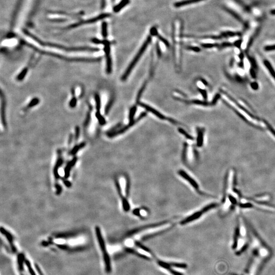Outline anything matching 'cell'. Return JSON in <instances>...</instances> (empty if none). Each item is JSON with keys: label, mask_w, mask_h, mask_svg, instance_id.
Here are the masks:
<instances>
[{"label": "cell", "mask_w": 275, "mask_h": 275, "mask_svg": "<svg viewBox=\"0 0 275 275\" xmlns=\"http://www.w3.org/2000/svg\"><path fill=\"white\" fill-rule=\"evenodd\" d=\"M94 99H95L96 111H100L101 108V97L98 93H95L94 94Z\"/></svg>", "instance_id": "cell-19"}, {"label": "cell", "mask_w": 275, "mask_h": 275, "mask_svg": "<svg viewBox=\"0 0 275 275\" xmlns=\"http://www.w3.org/2000/svg\"><path fill=\"white\" fill-rule=\"evenodd\" d=\"M95 117L98 121V122L101 125H104L106 123V121L102 115L101 114L100 111H96L95 113Z\"/></svg>", "instance_id": "cell-20"}, {"label": "cell", "mask_w": 275, "mask_h": 275, "mask_svg": "<svg viewBox=\"0 0 275 275\" xmlns=\"http://www.w3.org/2000/svg\"><path fill=\"white\" fill-rule=\"evenodd\" d=\"M271 14L275 15V9H273L271 11Z\"/></svg>", "instance_id": "cell-53"}, {"label": "cell", "mask_w": 275, "mask_h": 275, "mask_svg": "<svg viewBox=\"0 0 275 275\" xmlns=\"http://www.w3.org/2000/svg\"><path fill=\"white\" fill-rule=\"evenodd\" d=\"M232 46L231 43H223L222 44H221V46L223 47H231V46Z\"/></svg>", "instance_id": "cell-47"}, {"label": "cell", "mask_w": 275, "mask_h": 275, "mask_svg": "<svg viewBox=\"0 0 275 275\" xmlns=\"http://www.w3.org/2000/svg\"><path fill=\"white\" fill-rule=\"evenodd\" d=\"M188 148V144L187 142H184L183 145V149L182 152V158L183 162L184 164L187 163V151Z\"/></svg>", "instance_id": "cell-16"}, {"label": "cell", "mask_w": 275, "mask_h": 275, "mask_svg": "<svg viewBox=\"0 0 275 275\" xmlns=\"http://www.w3.org/2000/svg\"><path fill=\"white\" fill-rule=\"evenodd\" d=\"M251 87L254 90H257L259 88V86L257 83L256 82H252L251 84Z\"/></svg>", "instance_id": "cell-44"}, {"label": "cell", "mask_w": 275, "mask_h": 275, "mask_svg": "<svg viewBox=\"0 0 275 275\" xmlns=\"http://www.w3.org/2000/svg\"><path fill=\"white\" fill-rule=\"evenodd\" d=\"M157 54L158 55V57H161L162 53H161V48H160V46H159L158 43H157Z\"/></svg>", "instance_id": "cell-46"}, {"label": "cell", "mask_w": 275, "mask_h": 275, "mask_svg": "<svg viewBox=\"0 0 275 275\" xmlns=\"http://www.w3.org/2000/svg\"><path fill=\"white\" fill-rule=\"evenodd\" d=\"M221 92H222L223 93H224L225 95L226 96L228 97L229 99L230 100H231V101H232L233 103H234V104H236V105H237V107H239V108L241 110H243V111H244L245 113L247 114L248 115L250 116L251 118H252L253 119H256V120H259V118L258 117H256L254 115L252 114V113H250V112L248 111V110H247L244 107H243L242 105H240V104H239L238 102H237L236 101L235 99H234L233 97L231 96L229 94L227 93V92H226L225 91H223L222 90H221Z\"/></svg>", "instance_id": "cell-9"}, {"label": "cell", "mask_w": 275, "mask_h": 275, "mask_svg": "<svg viewBox=\"0 0 275 275\" xmlns=\"http://www.w3.org/2000/svg\"><path fill=\"white\" fill-rule=\"evenodd\" d=\"M239 57L240 58V60H243V59L244 58V55L243 53H240V54L239 55Z\"/></svg>", "instance_id": "cell-50"}, {"label": "cell", "mask_w": 275, "mask_h": 275, "mask_svg": "<svg viewBox=\"0 0 275 275\" xmlns=\"http://www.w3.org/2000/svg\"><path fill=\"white\" fill-rule=\"evenodd\" d=\"M248 59H249L250 61L251 64L252 65V68H253L254 69L257 68V64H256L255 60L254 59L250 57H248Z\"/></svg>", "instance_id": "cell-42"}, {"label": "cell", "mask_w": 275, "mask_h": 275, "mask_svg": "<svg viewBox=\"0 0 275 275\" xmlns=\"http://www.w3.org/2000/svg\"><path fill=\"white\" fill-rule=\"evenodd\" d=\"M201 46L204 48H211L214 47H219V44L218 43H203L201 44Z\"/></svg>", "instance_id": "cell-36"}, {"label": "cell", "mask_w": 275, "mask_h": 275, "mask_svg": "<svg viewBox=\"0 0 275 275\" xmlns=\"http://www.w3.org/2000/svg\"><path fill=\"white\" fill-rule=\"evenodd\" d=\"M91 120V114L90 113V112H88L87 114L86 119H85V122H84V126L85 127H87L88 125L89 124L90 121Z\"/></svg>", "instance_id": "cell-33"}, {"label": "cell", "mask_w": 275, "mask_h": 275, "mask_svg": "<svg viewBox=\"0 0 275 275\" xmlns=\"http://www.w3.org/2000/svg\"><path fill=\"white\" fill-rule=\"evenodd\" d=\"M155 36H157V37L160 39V41H161L162 43H164V44H165L166 46H167V47H169V43L168 42L165 38H163V37L161 36L160 34H158V33L156 34Z\"/></svg>", "instance_id": "cell-37"}, {"label": "cell", "mask_w": 275, "mask_h": 275, "mask_svg": "<svg viewBox=\"0 0 275 275\" xmlns=\"http://www.w3.org/2000/svg\"><path fill=\"white\" fill-rule=\"evenodd\" d=\"M1 121L3 123V125L5 127H6L7 126V123H6V115H5V112H6V101L5 99L4 95H3L2 90H1Z\"/></svg>", "instance_id": "cell-11"}, {"label": "cell", "mask_w": 275, "mask_h": 275, "mask_svg": "<svg viewBox=\"0 0 275 275\" xmlns=\"http://www.w3.org/2000/svg\"><path fill=\"white\" fill-rule=\"evenodd\" d=\"M255 244L257 247L256 254L252 259L247 271V275H256L265 261L270 256L269 249L265 246L259 247L260 242L255 241Z\"/></svg>", "instance_id": "cell-1"}, {"label": "cell", "mask_w": 275, "mask_h": 275, "mask_svg": "<svg viewBox=\"0 0 275 275\" xmlns=\"http://www.w3.org/2000/svg\"><path fill=\"white\" fill-rule=\"evenodd\" d=\"M28 72V68H24L23 69L21 72L18 75V76L16 77L17 80H19V81L23 80L24 79V78H25V76H26V75H27Z\"/></svg>", "instance_id": "cell-21"}, {"label": "cell", "mask_w": 275, "mask_h": 275, "mask_svg": "<svg viewBox=\"0 0 275 275\" xmlns=\"http://www.w3.org/2000/svg\"><path fill=\"white\" fill-rule=\"evenodd\" d=\"M121 126V123H118V124H117L115 126L112 127L111 129L109 130V131L107 132V133H113V132H115L116 130L119 129Z\"/></svg>", "instance_id": "cell-38"}, {"label": "cell", "mask_w": 275, "mask_h": 275, "mask_svg": "<svg viewBox=\"0 0 275 275\" xmlns=\"http://www.w3.org/2000/svg\"><path fill=\"white\" fill-rule=\"evenodd\" d=\"M104 45V51L106 57V72L108 74H111L112 71V60L110 55V43H107Z\"/></svg>", "instance_id": "cell-8"}, {"label": "cell", "mask_w": 275, "mask_h": 275, "mask_svg": "<svg viewBox=\"0 0 275 275\" xmlns=\"http://www.w3.org/2000/svg\"><path fill=\"white\" fill-rule=\"evenodd\" d=\"M130 182L128 176H125V194L126 197H129L130 194Z\"/></svg>", "instance_id": "cell-22"}, {"label": "cell", "mask_w": 275, "mask_h": 275, "mask_svg": "<svg viewBox=\"0 0 275 275\" xmlns=\"http://www.w3.org/2000/svg\"><path fill=\"white\" fill-rule=\"evenodd\" d=\"M146 82H145L144 83L143 85L142 86V87L139 90V92H138V93L137 96V103L139 104V100H140V98L142 96V94L143 93L144 91L145 90V88H146Z\"/></svg>", "instance_id": "cell-27"}, {"label": "cell", "mask_w": 275, "mask_h": 275, "mask_svg": "<svg viewBox=\"0 0 275 275\" xmlns=\"http://www.w3.org/2000/svg\"><path fill=\"white\" fill-rule=\"evenodd\" d=\"M265 51H275V44L271 45V46H267L265 47Z\"/></svg>", "instance_id": "cell-43"}, {"label": "cell", "mask_w": 275, "mask_h": 275, "mask_svg": "<svg viewBox=\"0 0 275 275\" xmlns=\"http://www.w3.org/2000/svg\"><path fill=\"white\" fill-rule=\"evenodd\" d=\"M85 145H86V144H85V143H84V142H83V143L80 144L79 145H76V146L74 148H73V149H72V150H71V151H70V154H76V152H78V151L80 149L83 148L85 146Z\"/></svg>", "instance_id": "cell-26"}, {"label": "cell", "mask_w": 275, "mask_h": 275, "mask_svg": "<svg viewBox=\"0 0 275 275\" xmlns=\"http://www.w3.org/2000/svg\"><path fill=\"white\" fill-rule=\"evenodd\" d=\"M178 130H179V132L180 133H182V135H183L185 137L187 138V139H188V140H194V138L192 136H191L189 133H187V132H186V130L183 129H182V128H179L178 129Z\"/></svg>", "instance_id": "cell-25"}, {"label": "cell", "mask_w": 275, "mask_h": 275, "mask_svg": "<svg viewBox=\"0 0 275 275\" xmlns=\"http://www.w3.org/2000/svg\"><path fill=\"white\" fill-rule=\"evenodd\" d=\"M137 111V106L136 105H133V107H132L130 108L129 113V121L130 122L133 121L134 120V117H135V114L136 113Z\"/></svg>", "instance_id": "cell-23"}, {"label": "cell", "mask_w": 275, "mask_h": 275, "mask_svg": "<svg viewBox=\"0 0 275 275\" xmlns=\"http://www.w3.org/2000/svg\"><path fill=\"white\" fill-rule=\"evenodd\" d=\"M239 35H240V33H239L232 32H223V33L222 34V35L223 36V37H232Z\"/></svg>", "instance_id": "cell-35"}, {"label": "cell", "mask_w": 275, "mask_h": 275, "mask_svg": "<svg viewBox=\"0 0 275 275\" xmlns=\"http://www.w3.org/2000/svg\"><path fill=\"white\" fill-rule=\"evenodd\" d=\"M146 115L147 113L146 112H143V113H141L140 115V116L138 117L136 119L133 121L130 122L129 125H126V126L122 127L121 129H120L118 130H116L115 132H113V133H107V136L109 138H113L117 136L118 135H121V133H124L125 132L127 131L128 129H129L130 127L133 126V125H135L136 123H137L141 119L143 118L144 117H145L146 116Z\"/></svg>", "instance_id": "cell-6"}, {"label": "cell", "mask_w": 275, "mask_h": 275, "mask_svg": "<svg viewBox=\"0 0 275 275\" xmlns=\"http://www.w3.org/2000/svg\"><path fill=\"white\" fill-rule=\"evenodd\" d=\"M39 99L38 97H34V98H33L32 100H31V101H30V103L28 104L27 107L29 108H31L35 107L36 105H38V104H39Z\"/></svg>", "instance_id": "cell-24"}, {"label": "cell", "mask_w": 275, "mask_h": 275, "mask_svg": "<svg viewBox=\"0 0 275 275\" xmlns=\"http://www.w3.org/2000/svg\"><path fill=\"white\" fill-rule=\"evenodd\" d=\"M241 40H238V41H236V43H234V45L236 47H240V46H241Z\"/></svg>", "instance_id": "cell-48"}, {"label": "cell", "mask_w": 275, "mask_h": 275, "mask_svg": "<svg viewBox=\"0 0 275 275\" xmlns=\"http://www.w3.org/2000/svg\"><path fill=\"white\" fill-rule=\"evenodd\" d=\"M168 120L171 123H173L174 125H176V124L178 123H177V122L175 120H174V119H173L171 118H168Z\"/></svg>", "instance_id": "cell-49"}, {"label": "cell", "mask_w": 275, "mask_h": 275, "mask_svg": "<svg viewBox=\"0 0 275 275\" xmlns=\"http://www.w3.org/2000/svg\"><path fill=\"white\" fill-rule=\"evenodd\" d=\"M264 65L266 67V68L268 69V70L269 71V72L273 76V78H274L275 80V71L274 69L273 68L272 65L268 60H264Z\"/></svg>", "instance_id": "cell-15"}, {"label": "cell", "mask_w": 275, "mask_h": 275, "mask_svg": "<svg viewBox=\"0 0 275 275\" xmlns=\"http://www.w3.org/2000/svg\"><path fill=\"white\" fill-rule=\"evenodd\" d=\"M169 266H174V267H176V268H186L187 267V265L186 264H179V263H174V262H171V263H168Z\"/></svg>", "instance_id": "cell-29"}, {"label": "cell", "mask_w": 275, "mask_h": 275, "mask_svg": "<svg viewBox=\"0 0 275 275\" xmlns=\"http://www.w3.org/2000/svg\"><path fill=\"white\" fill-rule=\"evenodd\" d=\"M197 145L199 147H201L203 144L204 130L203 129L198 128L197 129Z\"/></svg>", "instance_id": "cell-14"}, {"label": "cell", "mask_w": 275, "mask_h": 275, "mask_svg": "<svg viewBox=\"0 0 275 275\" xmlns=\"http://www.w3.org/2000/svg\"><path fill=\"white\" fill-rule=\"evenodd\" d=\"M177 173L180 177L184 179V180L190 184L197 192L199 193V194L202 193L199 189V184L197 182H196V180H195L192 176H191L187 173L183 169H180L178 171Z\"/></svg>", "instance_id": "cell-7"}, {"label": "cell", "mask_w": 275, "mask_h": 275, "mask_svg": "<svg viewBox=\"0 0 275 275\" xmlns=\"http://www.w3.org/2000/svg\"><path fill=\"white\" fill-rule=\"evenodd\" d=\"M170 220H165V221L154 223L147 224V225H145L137 227V228H135L133 229L130 230L129 231H127L126 234H125V236H133L134 234H137L138 233L140 232L141 231H144V230H146L149 229L151 228H157V227H161V226H162L165 225L166 224H168L169 223H170Z\"/></svg>", "instance_id": "cell-5"}, {"label": "cell", "mask_w": 275, "mask_h": 275, "mask_svg": "<svg viewBox=\"0 0 275 275\" xmlns=\"http://www.w3.org/2000/svg\"><path fill=\"white\" fill-rule=\"evenodd\" d=\"M203 1H204V0H184V1L176 2L174 4V6L176 8L180 7L187 6V5L192 4L193 3H198V2Z\"/></svg>", "instance_id": "cell-13"}, {"label": "cell", "mask_w": 275, "mask_h": 275, "mask_svg": "<svg viewBox=\"0 0 275 275\" xmlns=\"http://www.w3.org/2000/svg\"><path fill=\"white\" fill-rule=\"evenodd\" d=\"M129 2V0H122L121 2H120V3L118 5H117V6L115 7L114 10L116 12H118L121 9H122L124 7L126 6Z\"/></svg>", "instance_id": "cell-18"}, {"label": "cell", "mask_w": 275, "mask_h": 275, "mask_svg": "<svg viewBox=\"0 0 275 275\" xmlns=\"http://www.w3.org/2000/svg\"><path fill=\"white\" fill-rule=\"evenodd\" d=\"M72 94L73 97H72V99H71L70 101H69V107H70L71 108H75V107L76 106V105H77V101H78L77 98L75 96V89H72Z\"/></svg>", "instance_id": "cell-17"}, {"label": "cell", "mask_w": 275, "mask_h": 275, "mask_svg": "<svg viewBox=\"0 0 275 275\" xmlns=\"http://www.w3.org/2000/svg\"><path fill=\"white\" fill-rule=\"evenodd\" d=\"M250 73L251 76H252V78L256 79V72L255 71V69L253 68H251L250 70Z\"/></svg>", "instance_id": "cell-45"}, {"label": "cell", "mask_w": 275, "mask_h": 275, "mask_svg": "<svg viewBox=\"0 0 275 275\" xmlns=\"http://www.w3.org/2000/svg\"><path fill=\"white\" fill-rule=\"evenodd\" d=\"M187 50H191L195 52H199L200 51V48L197 47H193V46H187L186 47Z\"/></svg>", "instance_id": "cell-39"}, {"label": "cell", "mask_w": 275, "mask_h": 275, "mask_svg": "<svg viewBox=\"0 0 275 275\" xmlns=\"http://www.w3.org/2000/svg\"><path fill=\"white\" fill-rule=\"evenodd\" d=\"M80 134V129L79 126H76L75 128V140H78Z\"/></svg>", "instance_id": "cell-40"}, {"label": "cell", "mask_w": 275, "mask_h": 275, "mask_svg": "<svg viewBox=\"0 0 275 275\" xmlns=\"http://www.w3.org/2000/svg\"><path fill=\"white\" fill-rule=\"evenodd\" d=\"M151 41V37L148 36L146 39L145 40V42L143 44H142V47H141V48H140V50L138 52L136 55L135 56V58L133 59V60H132L131 63L129 64V66L127 67L126 70L125 71V72L123 73V75H122V76H121V78L122 80H126L127 77L129 76L130 72H132L133 69L135 67V65H136L138 61H139V59L141 57L142 55L143 54L144 51H145V50L146 49L147 47H148V45L150 43Z\"/></svg>", "instance_id": "cell-3"}, {"label": "cell", "mask_w": 275, "mask_h": 275, "mask_svg": "<svg viewBox=\"0 0 275 275\" xmlns=\"http://www.w3.org/2000/svg\"><path fill=\"white\" fill-rule=\"evenodd\" d=\"M264 121L265 125H266V127L268 128V129L269 130V132H271V133H272L273 135H274V136L275 137V129L272 126H271V125H269V123H268L266 121L264 120Z\"/></svg>", "instance_id": "cell-31"}, {"label": "cell", "mask_w": 275, "mask_h": 275, "mask_svg": "<svg viewBox=\"0 0 275 275\" xmlns=\"http://www.w3.org/2000/svg\"><path fill=\"white\" fill-rule=\"evenodd\" d=\"M239 67H240V68H243L244 67V63H243V62L241 61V62H240V64H239Z\"/></svg>", "instance_id": "cell-52"}, {"label": "cell", "mask_w": 275, "mask_h": 275, "mask_svg": "<svg viewBox=\"0 0 275 275\" xmlns=\"http://www.w3.org/2000/svg\"><path fill=\"white\" fill-rule=\"evenodd\" d=\"M97 241H98V245L100 247V250L101 251L102 256H103V262H104V266L105 271L107 273L109 274L111 272L112 268L111 261L108 252L107 251V248L105 246V242L104 240L103 235L101 234V231L100 228L97 227L95 229Z\"/></svg>", "instance_id": "cell-2"}, {"label": "cell", "mask_w": 275, "mask_h": 275, "mask_svg": "<svg viewBox=\"0 0 275 275\" xmlns=\"http://www.w3.org/2000/svg\"><path fill=\"white\" fill-rule=\"evenodd\" d=\"M138 104H139V105H140V106L146 109L147 111L150 112L152 114H154V115L156 116L157 117H158V118L160 119L165 120V119L167 118L164 115L161 114L160 112L157 111L156 109H154V108L150 107L148 105H146V104H144V103H140V102H139Z\"/></svg>", "instance_id": "cell-10"}, {"label": "cell", "mask_w": 275, "mask_h": 275, "mask_svg": "<svg viewBox=\"0 0 275 275\" xmlns=\"http://www.w3.org/2000/svg\"><path fill=\"white\" fill-rule=\"evenodd\" d=\"M175 100L179 101H183L184 103H187V104H196V105H204V106H207L211 105L209 103H208L206 101H202L200 100H191V101H187V100H182L180 98H178V97H174Z\"/></svg>", "instance_id": "cell-12"}, {"label": "cell", "mask_w": 275, "mask_h": 275, "mask_svg": "<svg viewBox=\"0 0 275 275\" xmlns=\"http://www.w3.org/2000/svg\"><path fill=\"white\" fill-rule=\"evenodd\" d=\"M226 10L228 12H229L231 15H232L233 16L235 17V18H236V19H238L239 21H242V19L240 18V16H239V15L236 14V13H235L234 11H233L231 10H230V9H226Z\"/></svg>", "instance_id": "cell-41"}, {"label": "cell", "mask_w": 275, "mask_h": 275, "mask_svg": "<svg viewBox=\"0 0 275 275\" xmlns=\"http://www.w3.org/2000/svg\"><path fill=\"white\" fill-rule=\"evenodd\" d=\"M218 206V204L216 203H212L208 205H206L202 209L199 211H196V212H194L188 217H186L183 220L180 221V224L181 225L183 226L187 225L191 222H193L194 221H196L199 218L202 217V215L208 211H211V209H214Z\"/></svg>", "instance_id": "cell-4"}, {"label": "cell", "mask_w": 275, "mask_h": 275, "mask_svg": "<svg viewBox=\"0 0 275 275\" xmlns=\"http://www.w3.org/2000/svg\"><path fill=\"white\" fill-rule=\"evenodd\" d=\"M113 102H114V99H113V98H111V99L109 101L108 103L107 104V105H106V107H105V115L108 114L109 112V111H110V109H111L112 106L113 105Z\"/></svg>", "instance_id": "cell-28"}, {"label": "cell", "mask_w": 275, "mask_h": 275, "mask_svg": "<svg viewBox=\"0 0 275 275\" xmlns=\"http://www.w3.org/2000/svg\"><path fill=\"white\" fill-rule=\"evenodd\" d=\"M220 98H221V95L219 93L216 94L215 95V96L214 97V98L212 99V101H211V105H215V104H217L218 100H219Z\"/></svg>", "instance_id": "cell-30"}, {"label": "cell", "mask_w": 275, "mask_h": 275, "mask_svg": "<svg viewBox=\"0 0 275 275\" xmlns=\"http://www.w3.org/2000/svg\"><path fill=\"white\" fill-rule=\"evenodd\" d=\"M201 82H202V83L204 84V85H205V86L208 85L207 82H206V80H205L204 79H201Z\"/></svg>", "instance_id": "cell-51"}, {"label": "cell", "mask_w": 275, "mask_h": 275, "mask_svg": "<svg viewBox=\"0 0 275 275\" xmlns=\"http://www.w3.org/2000/svg\"><path fill=\"white\" fill-rule=\"evenodd\" d=\"M136 244L137 246L138 247L142 249V250L144 251L148 252V253H150V252H151V251L148 248L146 247L145 246H143V245L141 244L140 243H139V241H137V242H136Z\"/></svg>", "instance_id": "cell-32"}, {"label": "cell", "mask_w": 275, "mask_h": 275, "mask_svg": "<svg viewBox=\"0 0 275 275\" xmlns=\"http://www.w3.org/2000/svg\"><path fill=\"white\" fill-rule=\"evenodd\" d=\"M198 90L200 93L202 97H203L204 101H206V100H207V91L205 90L202 89H201V88H198Z\"/></svg>", "instance_id": "cell-34"}]
</instances>
